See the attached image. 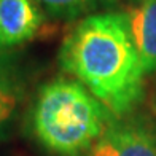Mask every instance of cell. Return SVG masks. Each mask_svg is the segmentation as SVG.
<instances>
[{
    "label": "cell",
    "mask_w": 156,
    "mask_h": 156,
    "mask_svg": "<svg viewBox=\"0 0 156 156\" xmlns=\"http://www.w3.org/2000/svg\"><path fill=\"white\" fill-rule=\"evenodd\" d=\"M59 67L78 80L115 118L136 112L145 93V70L126 13L81 18L62 40Z\"/></svg>",
    "instance_id": "cell-1"
},
{
    "label": "cell",
    "mask_w": 156,
    "mask_h": 156,
    "mask_svg": "<svg viewBox=\"0 0 156 156\" xmlns=\"http://www.w3.org/2000/svg\"><path fill=\"white\" fill-rule=\"evenodd\" d=\"M113 118L78 80L58 76L37 89L29 108V131L53 156H88Z\"/></svg>",
    "instance_id": "cell-2"
},
{
    "label": "cell",
    "mask_w": 156,
    "mask_h": 156,
    "mask_svg": "<svg viewBox=\"0 0 156 156\" xmlns=\"http://www.w3.org/2000/svg\"><path fill=\"white\" fill-rule=\"evenodd\" d=\"M88 156H156V123L136 113L113 118Z\"/></svg>",
    "instance_id": "cell-3"
},
{
    "label": "cell",
    "mask_w": 156,
    "mask_h": 156,
    "mask_svg": "<svg viewBox=\"0 0 156 156\" xmlns=\"http://www.w3.org/2000/svg\"><path fill=\"white\" fill-rule=\"evenodd\" d=\"M45 16L34 0H0V53H11L30 41L41 29Z\"/></svg>",
    "instance_id": "cell-4"
},
{
    "label": "cell",
    "mask_w": 156,
    "mask_h": 156,
    "mask_svg": "<svg viewBox=\"0 0 156 156\" xmlns=\"http://www.w3.org/2000/svg\"><path fill=\"white\" fill-rule=\"evenodd\" d=\"M26 101V76L15 53H0V142L10 137Z\"/></svg>",
    "instance_id": "cell-5"
},
{
    "label": "cell",
    "mask_w": 156,
    "mask_h": 156,
    "mask_svg": "<svg viewBox=\"0 0 156 156\" xmlns=\"http://www.w3.org/2000/svg\"><path fill=\"white\" fill-rule=\"evenodd\" d=\"M145 75L156 72V0H142L124 11Z\"/></svg>",
    "instance_id": "cell-6"
},
{
    "label": "cell",
    "mask_w": 156,
    "mask_h": 156,
    "mask_svg": "<svg viewBox=\"0 0 156 156\" xmlns=\"http://www.w3.org/2000/svg\"><path fill=\"white\" fill-rule=\"evenodd\" d=\"M45 15L54 19L73 21L97 13V10L113 5L115 0H34Z\"/></svg>",
    "instance_id": "cell-7"
},
{
    "label": "cell",
    "mask_w": 156,
    "mask_h": 156,
    "mask_svg": "<svg viewBox=\"0 0 156 156\" xmlns=\"http://www.w3.org/2000/svg\"><path fill=\"white\" fill-rule=\"evenodd\" d=\"M127 2H131L132 5H137V3H140V2H142V0H127Z\"/></svg>",
    "instance_id": "cell-8"
}]
</instances>
